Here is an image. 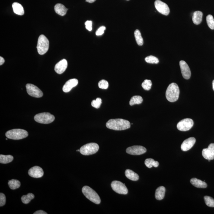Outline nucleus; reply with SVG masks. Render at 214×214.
<instances>
[{"mask_svg":"<svg viewBox=\"0 0 214 214\" xmlns=\"http://www.w3.org/2000/svg\"><path fill=\"white\" fill-rule=\"evenodd\" d=\"M205 203L208 207H214V199L210 196H205L204 197Z\"/></svg>","mask_w":214,"mask_h":214,"instance_id":"nucleus-33","label":"nucleus"},{"mask_svg":"<svg viewBox=\"0 0 214 214\" xmlns=\"http://www.w3.org/2000/svg\"><path fill=\"white\" fill-rule=\"evenodd\" d=\"M207 22L209 28L214 30V19L212 16L209 14L206 17Z\"/></svg>","mask_w":214,"mask_h":214,"instance_id":"nucleus-31","label":"nucleus"},{"mask_svg":"<svg viewBox=\"0 0 214 214\" xmlns=\"http://www.w3.org/2000/svg\"><path fill=\"white\" fill-rule=\"evenodd\" d=\"M196 142V140L193 137H190L185 140L182 143L181 148L182 150L186 151L193 148Z\"/></svg>","mask_w":214,"mask_h":214,"instance_id":"nucleus-16","label":"nucleus"},{"mask_svg":"<svg viewBox=\"0 0 214 214\" xmlns=\"http://www.w3.org/2000/svg\"><path fill=\"white\" fill-rule=\"evenodd\" d=\"M76 151H80V150H77Z\"/></svg>","mask_w":214,"mask_h":214,"instance_id":"nucleus-44","label":"nucleus"},{"mask_svg":"<svg viewBox=\"0 0 214 214\" xmlns=\"http://www.w3.org/2000/svg\"><path fill=\"white\" fill-rule=\"evenodd\" d=\"M67 67V61L64 59H62L55 65V71L58 74H62L64 72Z\"/></svg>","mask_w":214,"mask_h":214,"instance_id":"nucleus-17","label":"nucleus"},{"mask_svg":"<svg viewBox=\"0 0 214 214\" xmlns=\"http://www.w3.org/2000/svg\"><path fill=\"white\" fill-rule=\"evenodd\" d=\"M151 86H152V83L151 80L146 79L143 82L142 84V88L145 91H149L150 90Z\"/></svg>","mask_w":214,"mask_h":214,"instance_id":"nucleus-34","label":"nucleus"},{"mask_svg":"<svg viewBox=\"0 0 214 214\" xmlns=\"http://www.w3.org/2000/svg\"><path fill=\"white\" fill-rule=\"evenodd\" d=\"M49 42L47 38L43 35H40L38 40L37 49L40 55L45 54L49 50Z\"/></svg>","mask_w":214,"mask_h":214,"instance_id":"nucleus-5","label":"nucleus"},{"mask_svg":"<svg viewBox=\"0 0 214 214\" xmlns=\"http://www.w3.org/2000/svg\"><path fill=\"white\" fill-rule=\"evenodd\" d=\"M35 120L38 123L47 124L52 123L55 120V116L50 113L44 112L39 113L34 117Z\"/></svg>","mask_w":214,"mask_h":214,"instance_id":"nucleus-7","label":"nucleus"},{"mask_svg":"<svg viewBox=\"0 0 214 214\" xmlns=\"http://www.w3.org/2000/svg\"><path fill=\"white\" fill-rule=\"evenodd\" d=\"M5 135L8 139L18 140L27 137L28 133L24 129H14L8 131L6 133Z\"/></svg>","mask_w":214,"mask_h":214,"instance_id":"nucleus-4","label":"nucleus"},{"mask_svg":"<svg viewBox=\"0 0 214 214\" xmlns=\"http://www.w3.org/2000/svg\"><path fill=\"white\" fill-rule=\"evenodd\" d=\"M146 148L141 145H133L129 147L126 150L127 154L132 155H140L146 152Z\"/></svg>","mask_w":214,"mask_h":214,"instance_id":"nucleus-12","label":"nucleus"},{"mask_svg":"<svg viewBox=\"0 0 214 214\" xmlns=\"http://www.w3.org/2000/svg\"><path fill=\"white\" fill-rule=\"evenodd\" d=\"M180 90L178 85L175 83H172L167 87L166 92V97L168 101L173 102L178 100Z\"/></svg>","mask_w":214,"mask_h":214,"instance_id":"nucleus-2","label":"nucleus"},{"mask_svg":"<svg viewBox=\"0 0 214 214\" xmlns=\"http://www.w3.org/2000/svg\"><path fill=\"white\" fill-rule=\"evenodd\" d=\"M179 64L181 73L183 78L185 79H189L191 75V72L188 65L183 60L180 61Z\"/></svg>","mask_w":214,"mask_h":214,"instance_id":"nucleus-13","label":"nucleus"},{"mask_svg":"<svg viewBox=\"0 0 214 214\" xmlns=\"http://www.w3.org/2000/svg\"><path fill=\"white\" fill-rule=\"evenodd\" d=\"M82 191L84 196L93 203L99 204L101 203V199L99 195L94 190L88 186H84Z\"/></svg>","mask_w":214,"mask_h":214,"instance_id":"nucleus-3","label":"nucleus"},{"mask_svg":"<svg viewBox=\"0 0 214 214\" xmlns=\"http://www.w3.org/2000/svg\"><path fill=\"white\" fill-rule=\"evenodd\" d=\"M5 60L2 57H0V65H2L4 63Z\"/></svg>","mask_w":214,"mask_h":214,"instance_id":"nucleus-41","label":"nucleus"},{"mask_svg":"<svg viewBox=\"0 0 214 214\" xmlns=\"http://www.w3.org/2000/svg\"><path fill=\"white\" fill-rule=\"evenodd\" d=\"M86 28L89 31H91L92 30V21H87L85 23Z\"/></svg>","mask_w":214,"mask_h":214,"instance_id":"nucleus-39","label":"nucleus"},{"mask_svg":"<svg viewBox=\"0 0 214 214\" xmlns=\"http://www.w3.org/2000/svg\"><path fill=\"white\" fill-rule=\"evenodd\" d=\"M135 37L137 43L139 46H142L143 45L144 41L141 36L140 32L138 30H135Z\"/></svg>","mask_w":214,"mask_h":214,"instance_id":"nucleus-29","label":"nucleus"},{"mask_svg":"<svg viewBox=\"0 0 214 214\" xmlns=\"http://www.w3.org/2000/svg\"><path fill=\"white\" fill-rule=\"evenodd\" d=\"M190 182L192 185L197 188H205L207 187V184L206 183L196 178H192Z\"/></svg>","mask_w":214,"mask_h":214,"instance_id":"nucleus-19","label":"nucleus"},{"mask_svg":"<svg viewBox=\"0 0 214 214\" xmlns=\"http://www.w3.org/2000/svg\"><path fill=\"white\" fill-rule=\"evenodd\" d=\"M113 190L116 193L120 194L126 195L128 190L125 184L119 181H113L111 184Z\"/></svg>","mask_w":214,"mask_h":214,"instance_id":"nucleus-8","label":"nucleus"},{"mask_svg":"<svg viewBox=\"0 0 214 214\" xmlns=\"http://www.w3.org/2000/svg\"><path fill=\"white\" fill-rule=\"evenodd\" d=\"M202 155L203 158L207 160H213L214 159V144L209 145L208 148H205L202 150Z\"/></svg>","mask_w":214,"mask_h":214,"instance_id":"nucleus-14","label":"nucleus"},{"mask_svg":"<svg viewBox=\"0 0 214 214\" xmlns=\"http://www.w3.org/2000/svg\"><path fill=\"white\" fill-rule=\"evenodd\" d=\"M78 84V81L76 78L70 79L65 83L63 87L62 90L64 92H69L74 87L76 86Z\"/></svg>","mask_w":214,"mask_h":214,"instance_id":"nucleus-18","label":"nucleus"},{"mask_svg":"<svg viewBox=\"0 0 214 214\" xmlns=\"http://www.w3.org/2000/svg\"><path fill=\"white\" fill-rule=\"evenodd\" d=\"M106 126L107 128L115 131L126 130L131 127L129 121L122 119H111L107 122Z\"/></svg>","mask_w":214,"mask_h":214,"instance_id":"nucleus-1","label":"nucleus"},{"mask_svg":"<svg viewBox=\"0 0 214 214\" xmlns=\"http://www.w3.org/2000/svg\"><path fill=\"white\" fill-rule=\"evenodd\" d=\"M7 139H8L7 138V139H6V140H7Z\"/></svg>","mask_w":214,"mask_h":214,"instance_id":"nucleus-45","label":"nucleus"},{"mask_svg":"<svg viewBox=\"0 0 214 214\" xmlns=\"http://www.w3.org/2000/svg\"><path fill=\"white\" fill-rule=\"evenodd\" d=\"M14 12L19 15H23L24 14V8L21 4L17 2H14L12 5Z\"/></svg>","mask_w":214,"mask_h":214,"instance_id":"nucleus-22","label":"nucleus"},{"mask_svg":"<svg viewBox=\"0 0 214 214\" xmlns=\"http://www.w3.org/2000/svg\"><path fill=\"white\" fill-rule=\"evenodd\" d=\"M106 27L104 26H101L97 29L96 32V35L97 36H102L104 33V31L106 30Z\"/></svg>","mask_w":214,"mask_h":214,"instance_id":"nucleus-38","label":"nucleus"},{"mask_svg":"<svg viewBox=\"0 0 214 214\" xmlns=\"http://www.w3.org/2000/svg\"><path fill=\"white\" fill-rule=\"evenodd\" d=\"M143 102L142 97L140 96H135L132 97L129 102L131 106H133L135 104H140Z\"/></svg>","mask_w":214,"mask_h":214,"instance_id":"nucleus-27","label":"nucleus"},{"mask_svg":"<svg viewBox=\"0 0 214 214\" xmlns=\"http://www.w3.org/2000/svg\"><path fill=\"white\" fill-rule=\"evenodd\" d=\"M165 193V188L164 186L158 187L156 190L155 197L157 200H161L164 198Z\"/></svg>","mask_w":214,"mask_h":214,"instance_id":"nucleus-21","label":"nucleus"},{"mask_svg":"<svg viewBox=\"0 0 214 214\" xmlns=\"http://www.w3.org/2000/svg\"><path fill=\"white\" fill-rule=\"evenodd\" d=\"M14 157L11 155H0V163L2 164H7L12 162Z\"/></svg>","mask_w":214,"mask_h":214,"instance_id":"nucleus-26","label":"nucleus"},{"mask_svg":"<svg viewBox=\"0 0 214 214\" xmlns=\"http://www.w3.org/2000/svg\"><path fill=\"white\" fill-rule=\"evenodd\" d=\"M34 214H47V213L43 211L39 210L35 212Z\"/></svg>","mask_w":214,"mask_h":214,"instance_id":"nucleus-40","label":"nucleus"},{"mask_svg":"<svg viewBox=\"0 0 214 214\" xmlns=\"http://www.w3.org/2000/svg\"><path fill=\"white\" fill-rule=\"evenodd\" d=\"M99 146L95 143H90L83 145L80 148V152L84 155H89L95 154L98 151Z\"/></svg>","mask_w":214,"mask_h":214,"instance_id":"nucleus-6","label":"nucleus"},{"mask_svg":"<svg viewBox=\"0 0 214 214\" xmlns=\"http://www.w3.org/2000/svg\"><path fill=\"white\" fill-rule=\"evenodd\" d=\"M145 164L147 167L149 168H152L153 167H157L159 165V163L157 161H155L151 158L147 159L145 161Z\"/></svg>","mask_w":214,"mask_h":214,"instance_id":"nucleus-25","label":"nucleus"},{"mask_svg":"<svg viewBox=\"0 0 214 214\" xmlns=\"http://www.w3.org/2000/svg\"><path fill=\"white\" fill-rule=\"evenodd\" d=\"M108 83L106 80H102L98 83V87L100 88L106 89L108 88Z\"/></svg>","mask_w":214,"mask_h":214,"instance_id":"nucleus-36","label":"nucleus"},{"mask_svg":"<svg viewBox=\"0 0 214 214\" xmlns=\"http://www.w3.org/2000/svg\"><path fill=\"white\" fill-rule=\"evenodd\" d=\"M27 93L31 97H40L43 95V93L38 87L34 84H27L26 85Z\"/></svg>","mask_w":214,"mask_h":214,"instance_id":"nucleus-9","label":"nucleus"},{"mask_svg":"<svg viewBox=\"0 0 214 214\" xmlns=\"http://www.w3.org/2000/svg\"><path fill=\"white\" fill-rule=\"evenodd\" d=\"M29 175L35 178H41L44 175V171L41 167L34 166L31 168L28 171Z\"/></svg>","mask_w":214,"mask_h":214,"instance_id":"nucleus-15","label":"nucleus"},{"mask_svg":"<svg viewBox=\"0 0 214 214\" xmlns=\"http://www.w3.org/2000/svg\"><path fill=\"white\" fill-rule=\"evenodd\" d=\"M6 202V198L5 195L1 193H0V206L2 207L5 205Z\"/></svg>","mask_w":214,"mask_h":214,"instance_id":"nucleus-37","label":"nucleus"},{"mask_svg":"<svg viewBox=\"0 0 214 214\" xmlns=\"http://www.w3.org/2000/svg\"><path fill=\"white\" fill-rule=\"evenodd\" d=\"M96 1V0H86L87 2L89 3H93L95 2Z\"/></svg>","mask_w":214,"mask_h":214,"instance_id":"nucleus-42","label":"nucleus"},{"mask_svg":"<svg viewBox=\"0 0 214 214\" xmlns=\"http://www.w3.org/2000/svg\"><path fill=\"white\" fill-rule=\"evenodd\" d=\"M155 7L157 11L163 15L167 16L169 14L170 9L168 5L160 0L155 1Z\"/></svg>","mask_w":214,"mask_h":214,"instance_id":"nucleus-11","label":"nucleus"},{"mask_svg":"<svg viewBox=\"0 0 214 214\" xmlns=\"http://www.w3.org/2000/svg\"><path fill=\"white\" fill-rule=\"evenodd\" d=\"M212 88L214 91V80L213 81H212Z\"/></svg>","mask_w":214,"mask_h":214,"instance_id":"nucleus-43","label":"nucleus"},{"mask_svg":"<svg viewBox=\"0 0 214 214\" xmlns=\"http://www.w3.org/2000/svg\"><path fill=\"white\" fill-rule=\"evenodd\" d=\"M125 175L128 179L132 181H137L139 179V175L132 170L129 169H126L125 171Z\"/></svg>","mask_w":214,"mask_h":214,"instance_id":"nucleus-24","label":"nucleus"},{"mask_svg":"<svg viewBox=\"0 0 214 214\" xmlns=\"http://www.w3.org/2000/svg\"><path fill=\"white\" fill-rule=\"evenodd\" d=\"M8 185L12 190H15L20 187L21 183L18 180L12 179L9 181Z\"/></svg>","mask_w":214,"mask_h":214,"instance_id":"nucleus-28","label":"nucleus"},{"mask_svg":"<svg viewBox=\"0 0 214 214\" xmlns=\"http://www.w3.org/2000/svg\"><path fill=\"white\" fill-rule=\"evenodd\" d=\"M35 196L33 193H29L27 195H24L22 196L21 200L24 204H27L31 201L32 199L34 198Z\"/></svg>","mask_w":214,"mask_h":214,"instance_id":"nucleus-30","label":"nucleus"},{"mask_svg":"<svg viewBox=\"0 0 214 214\" xmlns=\"http://www.w3.org/2000/svg\"><path fill=\"white\" fill-rule=\"evenodd\" d=\"M193 126V121L192 119L186 118L183 119L177 124V128L182 131L190 130Z\"/></svg>","mask_w":214,"mask_h":214,"instance_id":"nucleus-10","label":"nucleus"},{"mask_svg":"<svg viewBox=\"0 0 214 214\" xmlns=\"http://www.w3.org/2000/svg\"><path fill=\"white\" fill-rule=\"evenodd\" d=\"M102 104V99L100 97H97L96 100L92 102L91 105L93 107L97 109L99 108Z\"/></svg>","mask_w":214,"mask_h":214,"instance_id":"nucleus-35","label":"nucleus"},{"mask_svg":"<svg viewBox=\"0 0 214 214\" xmlns=\"http://www.w3.org/2000/svg\"><path fill=\"white\" fill-rule=\"evenodd\" d=\"M203 13L200 11H195L193 13V21L195 24L199 25L202 22Z\"/></svg>","mask_w":214,"mask_h":214,"instance_id":"nucleus-23","label":"nucleus"},{"mask_svg":"<svg viewBox=\"0 0 214 214\" xmlns=\"http://www.w3.org/2000/svg\"><path fill=\"white\" fill-rule=\"evenodd\" d=\"M145 60L147 63L152 64H157L159 62L158 58L155 56H150L146 57L145 58Z\"/></svg>","mask_w":214,"mask_h":214,"instance_id":"nucleus-32","label":"nucleus"},{"mask_svg":"<svg viewBox=\"0 0 214 214\" xmlns=\"http://www.w3.org/2000/svg\"><path fill=\"white\" fill-rule=\"evenodd\" d=\"M127 1H129V0H127Z\"/></svg>","mask_w":214,"mask_h":214,"instance_id":"nucleus-46","label":"nucleus"},{"mask_svg":"<svg viewBox=\"0 0 214 214\" xmlns=\"http://www.w3.org/2000/svg\"><path fill=\"white\" fill-rule=\"evenodd\" d=\"M55 12L59 15L64 16L66 14L68 10L64 6L61 4H56L55 7Z\"/></svg>","mask_w":214,"mask_h":214,"instance_id":"nucleus-20","label":"nucleus"}]
</instances>
